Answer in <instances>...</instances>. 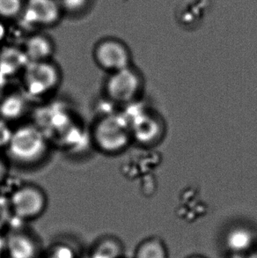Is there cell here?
<instances>
[{"label": "cell", "instance_id": "obj_1", "mask_svg": "<svg viewBox=\"0 0 257 258\" xmlns=\"http://www.w3.org/2000/svg\"><path fill=\"white\" fill-rule=\"evenodd\" d=\"M48 145L47 135L40 127L27 124L14 130L7 150L17 163L32 165L45 156Z\"/></svg>", "mask_w": 257, "mask_h": 258}, {"label": "cell", "instance_id": "obj_2", "mask_svg": "<svg viewBox=\"0 0 257 258\" xmlns=\"http://www.w3.org/2000/svg\"><path fill=\"white\" fill-rule=\"evenodd\" d=\"M93 139L98 149L105 154H116L125 150L132 140L125 115L115 113L103 115L95 123Z\"/></svg>", "mask_w": 257, "mask_h": 258}, {"label": "cell", "instance_id": "obj_3", "mask_svg": "<svg viewBox=\"0 0 257 258\" xmlns=\"http://www.w3.org/2000/svg\"><path fill=\"white\" fill-rule=\"evenodd\" d=\"M22 79L26 94L32 97H43L59 86L61 74L49 60L29 62L22 73Z\"/></svg>", "mask_w": 257, "mask_h": 258}, {"label": "cell", "instance_id": "obj_4", "mask_svg": "<svg viewBox=\"0 0 257 258\" xmlns=\"http://www.w3.org/2000/svg\"><path fill=\"white\" fill-rule=\"evenodd\" d=\"M143 87L142 75L131 66L110 74L105 89L112 101L120 104H132L139 99Z\"/></svg>", "mask_w": 257, "mask_h": 258}, {"label": "cell", "instance_id": "obj_5", "mask_svg": "<svg viewBox=\"0 0 257 258\" xmlns=\"http://www.w3.org/2000/svg\"><path fill=\"white\" fill-rule=\"evenodd\" d=\"M9 202L13 216L21 220H35L47 207L45 193L35 185H23L16 188Z\"/></svg>", "mask_w": 257, "mask_h": 258}, {"label": "cell", "instance_id": "obj_6", "mask_svg": "<svg viewBox=\"0 0 257 258\" xmlns=\"http://www.w3.org/2000/svg\"><path fill=\"white\" fill-rule=\"evenodd\" d=\"M125 117L130 123L132 139L139 143L155 145L163 137L165 123L160 115L153 112L141 109L133 116L125 115Z\"/></svg>", "mask_w": 257, "mask_h": 258}, {"label": "cell", "instance_id": "obj_7", "mask_svg": "<svg viewBox=\"0 0 257 258\" xmlns=\"http://www.w3.org/2000/svg\"><path fill=\"white\" fill-rule=\"evenodd\" d=\"M99 67L110 74L132 66V55L127 46L116 40H105L94 50Z\"/></svg>", "mask_w": 257, "mask_h": 258}, {"label": "cell", "instance_id": "obj_8", "mask_svg": "<svg viewBox=\"0 0 257 258\" xmlns=\"http://www.w3.org/2000/svg\"><path fill=\"white\" fill-rule=\"evenodd\" d=\"M5 236L7 258H42L41 243L31 233L16 229Z\"/></svg>", "mask_w": 257, "mask_h": 258}, {"label": "cell", "instance_id": "obj_9", "mask_svg": "<svg viewBox=\"0 0 257 258\" xmlns=\"http://www.w3.org/2000/svg\"><path fill=\"white\" fill-rule=\"evenodd\" d=\"M24 13L28 23L49 26L59 20L61 6L56 0H28Z\"/></svg>", "mask_w": 257, "mask_h": 258}, {"label": "cell", "instance_id": "obj_10", "mask_svg": "<svg viewBox=\"0 0 257 258\" xmlns=\"http://www.w3.org/2000/svg\"><path fill=\"white\" fill-rule=\"evenodd\" d=\"M224 241L230 252L244 255L255 247L256 236L250 227L245 225H237L226 232Z\"/></svg>", "mask_w": 257, "mask_h": 258}, {"label": "cell", "instance_id": "obj_11", "mask_svg": "<svg viewBox=\"0 0 257 258\" xmlns=\"http://www.w3.org/2000/svg\"><path fill=\"white\" fill-rule=\"evenodd\" d=\"M28 63L29 60L23 49L7 47L0 52V74L8 79L22 74Z\"/></svg>", "mask_w": 257, "mask_h": 258}, {"label": "cell", "instance_id": "obj_12", "mask_svg": "<svg viewBox=\"0 0 257 258\" xmlns=\"http://www.w3.org/2000/svg\"><path fill=\"white\" fill-rule=\"evenodd\" d=\"M28 109V101L24 94H7L0 101V117L7 122L21 119Z\"/></svg>", "mask_w": 257, "mask_h": 258}, {"label": "cell", "instance_id": "obj_13", "mask_svg": "<svg viewBox=\"0 0 257 258\" xmlns=\"http://www.w3.org/2000/svg\"><path fill=\"white\" fill-rule=\"evenodd\" d=\"M29 62L48 61L54 52L52 42L44 35H35L26 42L24 49Z\"/></svg>", "mask_w": 257, "mask_h": 258}, {"label": "cell", "instance_id": "obj_14", "mask_svg": "<svg viewBox=\"0 0 257 258\" xmlns=\"http://www.w3.org/2000/svg\"><path fill=\"white\" fill-rule=\"evenodd\" d=\"M88 258H125L124 247L117 238L104 236L93 245Z\"/></svg>", "mask_w": 257, "mask_h": 258}, {"label": "cell", "instance_id": "obj_15", "mask_svg": "<svg viewBox=\"0 0 257 258\" xmlns=\"http://www.w3.org/2000/svg\"><path fill=\"white\" fill-rule=\"evenodd\" d=\"M133 258H168V252L162 239L153 236L138 245Z\"/></svg>", "mask_w": 257, "mask_h": 258}, {"label": "cell", "instance_id": "obj_16", "mask_svg": "<svg viewBox=\"0 0 257 258\" xmlns=\"http://www.w3.org/2000/svg\"><path fill=\"white\" fill-rule=\"evenodd\" d=\"M42 258H79L76 249L66 242H56L49 247Z\"/></svg>", "mask_w": 257, "mask_h": 258}, {"label": "cell", "instance_id": "obj_17", "mask_svg": "<svg viewBox=\"0 0 257 258\" xmlns=\"http://www.w3.org/2000/svg\"><path fill=\"white\" fill-rule=\"evenodd\" d=\"M22 10V0H0V16L13 18Z\"/></svg>", "mask_w": 257, "mask_h": 258}, {"label": "cell", "instance_id": "obj_18", "mask_svg": "<svg viewBox=\"0 0 257 258\" xmlns=\"http://www.w3.org/2000/svg\"><path fill=\"white\" fill-rule=\"evenodd\" d=\"M13 217L9 199L0 194V233H2L5 227L10 223Z\"/></svg>", "mask_w": 257, "mask_h": 258}, {"label": "cell", "instance_id": "obj_19", "mask_svg": "<svg viewBox=\"0 0 257 258\" xmlns=\"http://www.w3.org/2000/svg\"><path fill=\"white\" fill-rule=\"evenodd\" d=\"M14 130L11 128L9 122L0 117V150L7 149L10 143Z\"/></svg>", "mask_w": 257, "mask_h": 258}, {"label": "cell", "instance_id": "obj_20", "mask_svg": "<svg viewBox=\"0 0 257 258\" xmlns=\"http://www.w3.org/2000/svg\"><path fill=\"white\" fill-rule=\"evenodd\" d=\"M87 3V0H59L60 6L70 11L80 10Z\"/></svg>", "mask_w": 257, "mask_h": 258}, {"label": "cell", "instance_id": "obj_21", "mask_svg": "<svg viewBox=\"0 0 257 258\" xmlns=\"http://www.w3.org/2000/svg\"><path fill=\"white\" fill-rule=\"evenodd\" d=\"M8 81L9 79L5 75L0 74V101L5 97L7 94V87H8Z\"/></svg>", "mask_w": 257, "mask_h": 258}, {"label": "cell", "instance_id": "obj_22", "mask_svg": "<svg viewBox=\"0 0 257 258\" xmlns=\"http://www.w3.org/2000/svg\"><path fill=\"white\" fill-rule=\"evenodd\" d=\"M7 173H8V167L4 161L3 158L0 157V183L3 182L4 180L7 178Z\"/></svg>", "mask_w": 257, "mask_h": 258}, {"label": "cell", "instance_id": "obj_23", "mask_svg": "<svg viewBox=\"0 0 257 258\" xmlns=\"http://www.w3.org/2000/svg\"><path fill=\"white\" fill-rule=\"evenodd\" d=\"M0 258H7L6 251V236L0 233Z\"/></svg>", "mask_w": 257, "mask_h": 258}, {"label": "cell", "instance_id": "obj_24", "mask_svg": "<svg viewBox=\"0 0 257 258\" xmlns=\"http://www.w3.org/2000/svg\"><path fill=\"white\" fill-rule=\"evenodd\" d=\"M6 35H7L6 26L2 22H0V42H3L4 39L6 38Z\"/></svg>", "mask_w": 257, "mask_h": 258}, {"label": "cell", "instance_id": "obj_25", "mask_svg": "<svg viewBox=\"0 0 257 258\" xmlns=\"http://www.w3.org/2000/svg\"><path fill=\"white\" fill-rule=\"evenodd\" d=\"M245 258H257V248L256 246L254 247L252 250L247 253L246 255H244Z\"/></svg>", "mask_w": 257, "mask_h": 258}, {"label": "cell", "instance_id": "obj_26", "mask_svg": "<svg viewBox=\"0 0 257 258\" xmlns=\"http://www.w3.org/2000/svg\"><path fill=\"white\" fill-rule=\"evenodd\" d=\"M187 258H207L205 257V256H204V255H189V256H188Z\"/></svg>", "mask_w": 257, "mask_h": 258}]
</instances>
